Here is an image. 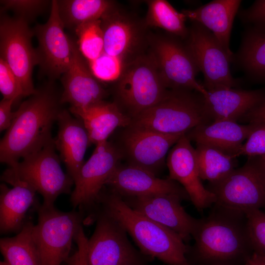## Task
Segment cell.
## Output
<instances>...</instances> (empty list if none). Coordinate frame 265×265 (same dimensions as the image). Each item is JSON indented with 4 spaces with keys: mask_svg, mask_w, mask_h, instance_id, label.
Instances as JSON below:
<instances>
[{
    "mask_svg": "<svg viewBox=\"0 0 265 265\" xmlns=\"http://www.w3.org/2000/svg\"><path fill=\"white\" fill-rule=\"evenodd\" d=\"M186 37V46L203 75V85L208 91L237 85L230 69L232 59L210 30L193 23Z\"/></svg>",
    "mask_w": 265,
    "mask_h": 265,
    "instance_id": "obj_12",
    "label": "cell"
},
{
    "mask_svg": "<svg viewBox=\"0 0 265 265\" xmlns=\"http://www.w3.org/2000/svg\"><path fill=\"white\" fill-rule=\"evenodd\" d=\"M104 53L126 64L140 54L144 41L140 24L117 6L101 19Z\"/></svg>",
    "mask_w": 265,
    "mask_h": 265,
    "instance_id": "obj_18",
    "label": "cell"
},
{
    "mask_svg": "<svg viewBox=\"0 0 265 265\" xmlns=\"http://www.w3.org/2000/svg\"><path fill=\"white\" fill-rule=\"evenodd\" d=\"M244 265H265V255L253 252Z\"/></svg>",
    "mask_w": 265,
    "mask_h": 265,
    "instance_id": "obj_42",
    "label": "cell"
},
{
    "mask_svg": "<svg viewBox=\"0 0 265 265\" xmlns=\"http://www.w3.org/2000/svg\"><path fill=\"white\" fill-rule=\"evenodd\" d=\"M88 239L81 226L75 238L78 249L76 265H89L87 256Z\"/></svg>",
    "mask_w": 265,
    "mask_h": 265,
    "instance_id": "obj_40",
    "label": "cell"
},
{
    "mask_svg": "<svg viewBox=\"0 0 265 265\" xmlns=\"http://www.w3.org/2000/svg\"><path fill=\"white\" fill-rule=\"evenodd\" d=\"M83 220L82 214L76 211L64 212L42 205L38 207L33 236L41 265H61L68 259Z\"/></svg>",
    "mask_w": 265,
    "mask_h": 265,
    "instance_id": "obj_7",
    "label": "cell"
},
{
    "mask_svg": "<svg viewBox=\"0 0 265 265\" xmlns=\"http://www.w3.org/2000/svg\"><path fill=\"white\" fill-rule=\"evenodd\" d=\"M58 11L64 28L73 31L86 23L101 19L116 6L107 0H57Z\"/></svg>",
    "mask_w": 265,
    "mask_h": 265,
    "instance_id": "obj_27",
    "label": "cell"
},
{
    "mask_svg": "<svg viewBox=\"0 0 265 265\" xmlns=\"http://www.w3.org/2000/svg\"><path fill=\"white\" fill-rule=\"evenodd\" d=\"M262 168L263 170L264 175L265 179V156L261 157Z\"/></svg>",
    "mask_w": 265,
    "mask_h": 265,
    "instance_id": "obj_43",
    "label": "cell"
},
{
    "mask_svg": "<svg viewBox=\"0 0 265 265\" xmlns=\"http://www.w3.org/2000/svg\"><path fill=\"white\" fill-rule=\"evenodd\" d=\"M248 124L265 123V100L241 119Z\"/></svg>",
    "mask_w": 265,
    "mask_h": 265,
    "instance_id": "obj_41",
    "label": "cell"
},
{
    "mask_svg": "<svg viewBox=\"0 0 265 265\" xmlns=\"http://www.w3.org/2000/svg\"><path fill=\"white\" fill-rule=\"evenodd\" d=\"M95 78L100 82H116L126 64L120 60L103 53L97 58L87 62Z\"/></svg>",
    "mask_w": 265,
    "mask_h": 265,
    "instance_id": "obj_34",
    "label": "cell"
},
{
    "mask_svg": "<svg viewBox=\"0 0 265 265\" xmlns=\"http://www.w3.org/2000/svg\"><path fill=\"white\" fill-rule=\"evenodd\" d=\"M60 97L53 81L48 80L21 104L0 140L1 162L14 166L52 138L53 124L62 109Z\"/></svg>",
    "mask_w": 265,
    "mask_h": 265,
    "instance_id": "obj_1",
    "label": "cell"
},
{
    "mask_svg": "<svg viewBox=\"0 0 265 265\" xmlns=\"http://www.w3.org/2000/svg\"><path fill=\"white\" fill-rule=\"evenodd\" d=\"M239 0H214L195 9L183 10L186 19L210 30L228 55L233 58L230 38L234 18L240 5Z\"/></svg>",
    "mask_w": 265,
    "mask_h": 265,
    "instance_id": "obj_24",
    "label": "cell"
},
{
    "mask_svg": "<svg viewBox=\"0 0 265 265\" xmlns=\"http://www.w3.org/2000/svg\"><path fill=\"white\" fill-rule=\"evenodd\" d=\"M14 100L3 98L0 102V131L8 130L14 118L15 112L11 111Z\"/></svg>",
    "mask_w": 265,
    "mask_h": 265,
    "instance_id": "obj_39",
    "label": "cell"
},
{
    "mask_svg": "<svg viewBox=\"0 0 265 265\" xmlns=\"http://www.w3.org/2000/svg\"><path fill=\"white\" fill-rule=\"evenodd\" d=\"M215 196L214 205L244 214L265 211V179L261 157L248 158L245 164L235 169L208 188Z\"/></svg>",
    "mask_w": 265,
    "mask_h": 265,
    "instance_id": "obj_8",
    "label": "cell"
},
{
    "mask_svg": "<svg viewBox=\"0 0 265 265\" xmlns=\"http://www.w3.org/2000/svg\"><path fill=\"white\" fill-rule=\"evenodd\" d=\"M69 111L80 119L86 129L90 144L107 141L118 127L126 128L131 118L115 103L104 100L83 107H70Z\"/></svg>",
    "mask_w": 265,
    "mask_h": 265,
    "instance_id": "obj_23",
    "label": "cell"
},
{
    "mask_svg": "<svg viewBox=\"0 0 265 265\" xmlns=\"http://www.w3.org/2000/svg\"><path fill=\"white\" fill-rule=\"evenodd\" d=\"M0 12L11 11L15 17L28 24L34 20L48 8L52 1L46 0H1Z\"/></svg>",
    "mask_w": 265,
    "mask_h": 265,
    "instance_id": "obj_33",
    "label": "cell"
},
{
    "mask_svg": "<svg viewBox=\"0 0 265 265\" xmlns=\"http://www.w3.org/2000/svg\"><path fill=\"white\" fill-rule=\"evenodd\" d=\"M241 18L254 27L265 28V0H256L241 13Z\"/></svg>",
    "mask_w": 265,
    "mask_h": 265,
    "instance_id": "obj_38",
    "label": "cell"
},
{
    "mask_svg": "<svg viewBox=\"0 0 265 265\" xmlns=\"http://www.w3.org/2000/svg\"><path fill=\"white\" fill-rule=\"evenodd\" d=\"M195 256L202 265H244L253 253L246 215L214 206L198 219L192 234Z\"/></svg>",
    "mask_w": 265,
    "mask_h": 265,
    "instance_id": "obj_2",
    "label": "cell"
},
{
    "mask_svg": "<svg viewBox=\"0 0 265 265\" xmlns=\"http://www.w3.org/2000/svg\"><path fill=\"white\" fill-rule=\"evenodd\" d=\"M0 91L3 98L14 100L24 97L21 85L7 64L0 58Z\"/></svg>",
    "mask_w": 265,
    "mask_h": 265,
    "instance_id": "obj_36",
    "label": "cell"
},
{
    "mask_svg": "<svg viewBox=\"0 0 265 265\" xmlns=\"http://www.w3.org/2000/svg\"><path fill=\"white\" fill-rule=\"evenodd\" d=\"M57 121L59 129L54 140L55 147L67 174L74 181L84 163V155L90 145L89 136L82 122L66 109L61 110Z\"/></svg>",
    "mask_w": 265,
    "mask_h": 265,
    "instance_id": "obj_22",
    "label": "cell"
},
{
    "mask_svg": "<svg viewBox=\"0 0 265 265\" xmlns=\"http://www.w3.org/2000/svg\"><path fill=\"white\" fill-rule=\"evenodd\" d=\"M148 41L149 54L167 88L207 94L204 85L196 79L199 70L186 45L171 37H154Z\"/></svg>",
    "mask_w": 265,
    "mask_h": 265,
    "instance_id": "obj_10",
    "label": "cell"
},
{
    "mask_svg": "<svg viewBox=\"0 0 265 265\" xmlns=\"http://www.w3.org/2000/svg\"><path fill=\"white\" fill-rule=\"evenodd\" d=\"M115 82V103L131 119L159 103L168 91L149 54L130 61Z\"/></svg>",
    "mask_w": 265,
    "mask_h": 265,
    "instance_id": "obj_6",
    "label": "cell"
},
{
    "mask_svg": "<svg viewBox=\"0 0 265 265\" xmlns=\"http://www.w3.org/2000/svg\"><path fill=\"white\" fill-rule=\"evenodd\" d=\"M211 120L202 95L171 89L155 106L132 118L129 126L165 134H184Z\"/></svg>",
    "mask_w": 265,
    "mask_h": 265,
    "instance_id": "obj_4",
    "label": "cell"
},
{
    "mask_svg": "<svg viewBox=\"0 0 265 265\" xmlns=\"http://www.w3.org/2000/svg\"><path fill=\"white\" fill-rule=\"evenodd\" d=\"M125 128L118 147L122 156L127 159L128 164L156 175L170 148L184 134H165L131 126Z\"/></svg>",
    "mask_w": 265,
    "mask_h": 265,
    "instance_id": "obj_15",
    "label": "cell"
},
{
    "mask_svg": "<svg viewBox=\"0 0 265 265\" xmlns=\"http://www.w3.org/2000/svg\"><path fill=\"white\" fill-rule=\"evenodd\" d=\"M202 98L206 111L213 121L237 122L265 100V90L221 89L208 91Z\"/></svg>",
    "mask_w": 265,
    "mask_h": 265,
    "instance_id": "obj_21",
    "label": "cell"
},
{
    "mask_svg": "<svg viewBox=\"0 0 265 265\" xmlns=\"http://www.w3.org/2000/svg\"><path fill=\"white\" fill-rule=\"evenodd\" d=\"M238 57L253 78L265 82V28L252 26L247 31Z\"/></svg>",
    "mask_w": 265,
    "mask_h": 265,
    "instance_id": "obj_30",
    "label": "cell"
},
{
    "mask_svg": "<svg viewBox=\"0 0 265 265\" xmlns=\"http://www.w3.org/2000/svg\"><path fill=\"white\" fill-rule=\"evenodd\" d=\"M96 215L95 230L88 239L89 265H145L144 255L132 245L125 230L102 210Z\"/></svg>",
    "mask_w": 265,
    "mask_h": 265,
    "instance_id": "obj_11",
    "label": "cell"
},
{
    "mask_svg": "<svg viewBox=\"0 0 265 265\" xmlns=\"http://www.w3.org/2000/svg\"><path fill=\"white\" fill-rule=\"evenodd\" d=\"M8 187L0 185V233H19L25 221L26 214L35 200L36 191L27 183L16 180Z\"/></svg>",
    "mask_w": 265,
    "mask_h": 265,
    "instance_id": "obj_26",
    "label": "cell"
},
{
    "mask_svg": "<svg viewBox=\"0 0 265 265\" xmlns=\"http://www.w3.org/2000/svg\"><path fill=\"white\" fill-rule=\"evenodd\" d=\"M245 215L253 252L265 255V211L254 210Z\"/></svg>",
    "mask_w": 265,
    "mask_h": 265,
    "instance_id": "obj_35",
    "label": "cell"
},
{
    "mask_svg": "<svg viewBox=\"0 0 265 265\" xmlns=\"http://www.w3.org/2000/svg\"><path fill=\"white\" fill-rule=\"evenodd\" d=\"M195 152L200 177L210 184L221 181L237 165L234 156L212 147L197 145Z\"/></svg>",
    "mask_w": 265,
    "mask_h": 265,
    "instance_id": "obj_29",
    "label": "cell"
},
{
    "mask_svg": "<svg viewBox=\"0 0 265 265\" xmlns=\"http://www.w3.org/2000/svg\"><path fill=\"white\" fill-rule=\"evenodd\" d=\"M72 58L68 70L61 76L62 104L83 107L103 100L106 92L92 74L87 62L80 52L77 42L72 40Z\"/></svg>",
    "mask_w": 265,
    "mask_h": 265,
    "instance_id": "obj_19",
    "label": "cell"
},
{
    "mask_svg": "<svg viewBox=\"0 0 265 265\" xmlns=\"http://www.w3.org/2000/svg\"><path fill=\"white\" fill-rule=\"evenodd\" d=\"M122 157L119 148L108 141L96 145L74 181L70 201L75 208L91 206L97 203L103 186Z\"/></svg>",
    "mask_w": 265,
    "mask_h": 265,
    "instance_id": "obj_14",
    "label": "cell"
},
{
    "mask_svg": "<svg viewBox=\"0 0 265 265\" xmlns=\"http://www.w3.org/2000/svg\"><path fill=\"white\" fill-rule=\"evenodd\" d=\"M146 2L145 26L161 28L182 38L187 36L188 30L185 25L186 18L182 12L177 11L164 0H150Z\"/></svg>",
    "mask_w": 265,
    "mask_h": 265,
    "instance_id": "obj_31",
    "label": "cell"
},
{
    "mask_svg": "<svg viewBox=\"0 0 265 265\" xmlns=\"http://www.w3.org/2000/svg\"><path fill=\"white\" fill-rule=\"evenodd\" d=\"M34 224L25 222L21 230L13 237L0 239L4 260L0 265H41L33 236Z\"/></svg>",
    "mask_w": 265,
    "mask_h": 265,
    "instance_id": "obj_28",
    "label": "cell"
},
{
    "mask_svg": "<svg viewBox=\"0 0 265 265\" xmlns=\"http://www.w3.org/2000/svg\"><path fill=\"white\" fill-rule=\"evenodd\" d=\"M106 185L121 196L175 194L190 200L185 190L177 182L169 178H159L147 170L129 164L118 165Z\"/></svg>",
    "mask_w": 265,
    "mask_h": 265,
    "instance_id": "obj_20",
    "label": "cell"
},
{
    "mask_svg": "<svg viewBox=\"0 0 265 265\" xmlns=\"http://www.w3.org/2000/svg\"><path fill=\"white\" fill-rule=\"evenodd\" d=\"M74 32L78 37L79 50L87 62L94 60L104 53L101 19L84 24Z\"/></svg>",
    "mask_w": 265,
    "mask_h": 265,
    "instance_id": "obj_32",
    "label": "cell"
},
{
    "mask_svg": "<svg viewBox=\"0 0 265 265\" xmlns=\"http://www.w3.org/2000/svg\"><path fill=\"white\" fill-rule=\"evenodd\" d=\"M60 19L57 0H52L47 22L37 24L32 29L38 45L36 51L39 74L54 81L69 69L72 58V39L65 33Z\"/></svg>",
    "mask_w": 265,
    "mask_h": 265,
    "instance_id": "obj_13",
    "label": "cell"
},
{
    "mask_svg": "<svg viewBox=\"0 0 265 265\" xmlns=\"http://www.w3.org/2000/svg\"><path fill=\"white\" fill-rule=\"evenodd\" d=\"M256 127V124L241 125L233 121H213L193 128L186 135L197 145L212 147L237 158L243 142Z\"/></svg>",
    "mask_w": 265,
    "mask_h": 265,
    "instance_id": "obj_25",
    "label": "cell"
},
{
    "mask_svg": "<svg viewBox=\"0 0 265 265\" xmlns=\"http://www.w3.org/2000/svg\"><path fill=\"white\" fill-rule=\"evenodd\" d=\"M256 127L240 147L236 157L248 158L265 156V123L256 124Z\"/></svg>",
    "mask_w": 265,
    "mask_h": 265,
    "instance_id": "obj_37",
    "label": "cell"
},
{
    "mask_svg": "<svg viewBox=\"0 0 265 265\" xmlns=\"http://www.w3.org/2000/svg\"><path fill=\"white\" fill-rule=\"evenodd\" d=\"M133 210L172 230L184 241H188L197 223L181 205L186 200L175 194H157L123 199Z\"/></svg>",
    "mask_w": 265,
    "mask_h": 265,
    "instance_id": "obj_16",
    "label": "cell"
},
{
    "mask_svg": "<svg viewBox=\"0 0 265 265\" xmlns=\"http://www.w3.org/2000/svg\"><path fill=\"white\" fill-rule=\"evenodd\" d=\"M166 163L169 172L168 178L181 185L199 212L215 203V195L202 184L195 149L186 134L183 135L171 149Z\"/></svg>",
    "mask_w": 265,
    "mask_h": 265,
    "instance_id": "obj_17",
    "label": "cell"
},
{
    "mask_svg": "<svg viewBox=\"0 0 265 265\" xmlns=\"http://www.w3.org/2000/svg\"><path fill=\"white\" fill-rule=\"evenodd\" d=\"M97 203L130 235L144 256L168 265H191L187 246L179 235L133 210L117 193L101 192Z\"/></svg>",
    "mask_w": 265,
    "mask_h": 265,
    "instance_id": "obj_3",
    "label": "cell"
},
{
    "mask_svg": "<svg viewBox=\"0 0 265 265\" xmlns=\"http://www.w3.org/2000/svg\"><path fill=\"white\" fill-rule=\"evenodd\" d=\"M55 148L52 138L41 149L5 170L1 180L9 184L16 180L24 182L42 196L43 206H54L58 196L70 193L74 185L73 179L63 171Z\"/></svg>",
    "mask_w": 265,
    "mask_h": 265,
    "instance_id": "obj_5",
    "label": "cell"
},
{
    "mask_svg": "<svg viewBox=\"0 0 265 265\" xmlns=\"http://www.w3.org/2000/svg\"><path fill=\"white\" fill-rule=\"evenodd\" d=\"M33 36V30L26 21L0 12V58L18 79L24 97H29L36 90L32 79L33 69L38 65L36 49L31 43Z\"/></svg>",
    "mask_w": 265,
    "mask_h": 265,
    "instance_id": "obj_9",
    "label": "cell"
}]
</instances>
